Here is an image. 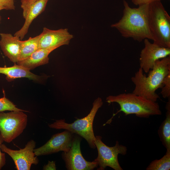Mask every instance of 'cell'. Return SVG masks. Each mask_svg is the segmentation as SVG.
I'll list each match as a JSON object with an SVG mask.
<instances>
[{
	"mask_svg": "<svg viewBox=\"0 0 170 170\" xmlns=\"http://www.w3.org/2000/svg\"><path fill=\"white\" fill-rule=\"evenodd\" d=\"M108 103H116L120 110L107 122L108 123L118 113L122 112L125 115L135 114L140 118H148L150 116L160 115L162 111L158 104L133 93H124L116 95H110L106 98Z\"/></svg>",
	"mask_w": 170,
	"mask_h": 170,
	"instance_id": "3",
	"label": "cell"
},
{
	"mask_svg": "<svg viewBox=\"0 0 170 170\" xmlns=\"http://www.w3.org/2000/svg\"><path fill=\"white\" fill-rule=\"evenodd\" d=\"M162 0H131L133 3L136 5L139 6L144 4H149L151 2Z\"/></svg>",
	"mask_w": 170,
	"mask_h": 170,
	"instance_id": "25",
	"label": "cell"
},
{
	"mask_svg": "<svg viewBox=\"0 0 170 170\" xmlns=\"http://www.w3.org/2000/svg\"><path fill=\"white\" fill-rule=\"evenodd\" d=\"M81 137L74 134L70 150L62 154V157L67 170H92L98 167L96 162L87 161L83 156L80 148Z\"/></svg>",
	"mask_w": 170,
	"mask_h": 170,
	"instance_id": "8",
	"label": "cell"
},
{
	"mask_svg": "<svg viewBox=\"0 0 170 170\" xmlns=\"http://www.w3.org/2000/svg\"><path fill=\"white\" fill-rule=\"evenodd\" d=\"M95 137L94 143L97 149L98 155L94 160L98 164L97 170H104L106 167H109L115 170H122L118 157L119 154L122 155L126 154L127 147L119 144L117 141L114 146L109 147L102 142L101 136H96Z\"/></svg>",
	"mask_w": 170,
	"mask_h": 170,
	"instance_id": "7",
	"label": "cell"
},
{
	"mask_svg": "<svg viewBox=\"0 0 170 170\" xmlns=\"http://www.w3.org/2000/svg\"><path fill=\"white\" fill-rule=\"evenodd\" d=\"M0 6L3 7L6 10H14V0H0Z\"/></svg>",
	"mask_w": 170,
	"mask_h": 170,
	"instance_id": "23",
	"label": "cell"
},
{
	"mask_svg": "<svg viewBox=\"0 0 170 170\" xmlns=\"http://www.w3.org/2000/svg\"><path fill=\"white\" fill-rule=\"evenodd\" d=\"M73 37V35L69 33L68 29L54 30L44 27L40 34L38 48H57L63 45H68Z\"/></svg>",
	"mask_w": 170,
	"mask_h": 170,
	"instance_id": "12",
	"label": "cell"
},
{
	"mask_svg": "<svg viewBox=\"0 0 170 170\" xmlns=\"http://www.w3.org/2000/svg\"><path fill=\"white\" fill-rule=\"evenodd\" d=\"M42 169L43 170H56L55 161H49L47 164L43 166Z\"/></svg>",
	"mask_w": 170,
	"mask_h": 170,
	"instance_id": "26",
	"label": "cell"
},
{
	"mask_svg": "<svg viewBox=\"0 0 170 170\" xmlns=\"http://www.w3.org/2000/svg\"><path fill=\"white\" fill-rule=\"evenodd\" d=\"M0 74L6 76V79L8 82L20 78L25 77L36 82L42 80V77L31 72L28 69L15 63L14 65L9 67H0Z\"/></svg>",
	"mask_w": 170,
	"mask_h": 170,
	"instance_id": "15",
	"label": "cell"
},
{
	"mask_svg": "<svg viewBox=\"0 0 170 170\" xmlns=\"http://www.w3.org/2000/svg\"><path fill=\"white\" fill-rule=\"evenodd\" d=\"M56 49L55 48H38L27 58L17 64L30 70H33L38 66L48 64L49 54Z\"/></svg>",
	"mask_w": 170,
	"mask_h": 170,
	"instance_id": "14",
	"label": "cell"
},
{
	"mask_svg": "<svg viewBox=\"0 0 170 170\" xmlns=\"http://www.w3.org/2000/svg\"><path fill=\"white\" fill-rule=\"evenodd\" d=\"M144 47L140 54V68L146 73L153 68L155 62L170 55V48L160 47L144 40Z\"/></svg>",
	"mask_w": 170,
	"mask_h": 170,
	"instance_id": "11",
	"label": "cell"
},
{
	"mask_svg": "<svg viewBox=\"0 0 170 170\" xmlns=\"http://www.w3.org/2000/svg\"><path fill=\"white\" fill-rule=\"evenodd\" d=\"M3 93L4 96L0 98V112L5 111H22L28 112L17 108L16 105L6 97L3 91Z\"/></svg>",
	"mask_w": 170,
	"mask_h": 170,
	"instance_id": "20",
	"label": "cell"
},
{
	"mask_svg": "<svg viewBox=\"0 0 170 170\" xmlns=\"http://www.w3.org/2000/svg\"><path fill=\"white\" fill-rule=\"evenodd\" d=\"M161 92L162 97L164 98H170V73L164 78L163 82V85L161 88Z\"/></svg>",
	"mask_w": 170,
	"mask_h": 170,
	"instance_id": "21",
	"label": "cell"
},
{
	"mask_svg": "<svg viewBox=\"0 0 170 170\" xmlns=\"http://www.w3.org/2000/svg\"><path fill=\"white\" fill-rule=\"evenodd\" d=\"M3 9H5V8L2 6H0V11ZM1 17L0 16V21H1Z\"/></svg>",
	"mask_w": 170,
	"mask_h": 170,
	"instance_id": "27",
	"label": "cell"
},
{
	"mask_svg": "<svg viewBox=\"0 0 170 170\" xmlns=\"http://www.w3.org/2000/svg\"><path fill=\"white\" fill-rule=\"evenodd\" d=\"M168 99L166 106V117L158 129V133L166 150H170V98Z\"/></svg>",
	"mask_w": 170,
	"mask_h": 170,
	"instance_id": "17",
	"label": "cell"
},
{
	"mask_svg": "<svg viewBox=\"0 0 170 170\" xmlns=\"http://www.w3.org/2000/svg\"><path fill=\"white\" fill-rule=\"evenodd\" d=\"M149 24L153 43L170 48V17L161 1L149 3Z\"/></svg>",
	"mask_w": 170,
	"mask_h": 170,
	"instance_id": "4",
	"label": "cell"
},
{
	"mask_svg": "<svg viewBox=\"0 0 170 170\" xmlns=\"http://www.w3.org/2000/svg\"><path fill=\"white\" fill-rule=\"evenodd\" d=\"M48 0H39L31 6L23 26L14 36L19 37L21 40L24 38L33 20L45 10Z\"/></svg>",
	"mask_w": 170,
	"mask_h": 170,
	"instance_id": "16",
	"label": "cell"
},
{
	"mask_svg": "<svg viewBox=\"0 0 170 170\" xmlns=\"http://www.w3.org/2000/svg\"><path fill=\"white\" fill-rule=\"evenodd\" d=\"M147 76L139 68L131 78L135 85L132 93L156 102L160 98L156 91L161 88L165 77L170 73V56L156 61Z\"/></svg>",
	"mask_w": 170,
	"mask_h": 170,
	"instance_id": "2",
	"label": "cell"
},
{
	"mask_svg": "<svg viewBox=\"0 0 170 170\" xmlns=\"http://www.w3.org/2000/svg\"><path fill=\"white\" fill-rule=\"evenodd\" d=\"M170 150H166L165 154L161 159L152 161L146 168V170H169Z\"/></svg>",
	"mask_w": 170,
	"mask_h": 170,
	"instance_id": "19",
	"label": "cell"
},
{
	"mask_svg": "<svg viewBox=\"0 0 170 170\" xmlns=\"http://www.w3.org/2000/svg\"><path fill=\"white\" fill-rule=\"evenodd\" d=\"M74 134L65 130L52 136L45 144L35 148L34 153L37 156L50 155L63 151L66 152L70 149Z\"/></svg>",
	"mask_w": 170,
	"mask_h": 170,
	"instance_id": "10",
	"label": "cell"
},
{
	"mask_svg": "<svg viewBox=\"0 0 170 170\" xmlns=\"http://www.w3.org/2000/svg\"><path fill=\"white\" fill-rule=\"evenodd\" d=\"M39 0H21V8L23 9V16L25 19L26 17L29 9L34 3Z\"/></svg>",
	"mask_w": 170,
	"mask_h": 170,
	"instance_id": "22",
	"label": "cell"
},
{
	"mask_svg": "<svg viewBox=\"0 0 170 170\" xmlns=\"http://www.w3.org/2000/svg\"><path fill=\"white\" fill-rule=\"evenodd\" d=\"M123 15L117 22L111 25L125 38H132L141 42L147 39L153 40L149 24V4L130 7L123 0Z\"/></svg>",
	"mask_w": 170,
	"mask_h": 170,
	"instance_id": "1",
	"label": "cell"
},
{
	"mask_svg": "<svg viewBox=\"0 0 170 170\" xmlns=\"http://www.w3.org/2000/svg\"><path fill=\"white\" fill-rule=\"evenodd\" d=\"M40 37V34L33 37H30L26 40L21 41L20 52L19 61L27 58L38 49Z\"/></svg>",
	"mask_w": 170,
	"mask_h": 170,
	"instance_id": "18",
	"label": "cell"
},
{
	"mask_svg": "<svg viewBox=\"0 0 170 170\" xmlns=\"http://www.w3.org/2000/svg\"><path fill=\"white\" fill-rule=\"evenodd\" d=\"M27 116L22 111L0 112V132L4 141L9 143L26 128Z\"/></svg>",
	"mask_w": 170,
	"mask_h": 170,
	"instance_id": "6",
	"label": "cell"
},
{
	"mask_svg": "<svg viewBox=\"0 0 170 170\" xmlns=\"http://www.w3.org/2000/svg\"><path fill=\"white\" fill-rule=\"evenodd\" d=\"M4 142L0 132V170L4 167L6 164V159L4 153L2 152L0 148L1 144Z\"/></svg>",
	"mask_w": 170,
	"mask_h": 170,
	"instance_id": "24",
	"label": "cell"
},
{
	"mask_svg": "<svg viewBox=\"0 0 170 170\" xmlns=\"http://www.w3.org/2000/svg\"><path fill=\"white\" fill-rule=\"evenodd\" d=\"M36 144L35 142L31 140L24 148L18 150L11 149L3 143L0 148L2 151L7 154L12 158L17 170H30L32 164L36 165L39 162L34 152Z\"/></svg>",
	"mask_w": 170,
	"mask_h": 170,
	"instance_id": "9",
	"label": "cell"
},
{
	"mask_svg": "<svg viewBox=\"0 0 170 170\" xmlns=\"http://www.w3.org/2000/svg\"><path fill=\"white\" fill-rule=\"evenodd\" d=\"M0 46L4 55L15 63L19 61L21 41L18 37L10 33H0Z\"/></svg>",
	"mask_w": 170,
	"mask_h": 170,
	"instance_id": "13",
	"label": "cell"
},
{
	"mask_svg": "<svg viewBox=\"0 0 170 170\" xmlns=\"http://www.w3.org/2000/svg\"><path fill=\"white\" fill-rule=\"evenodd\" d=\"M103 104L102 99L98 97L94 101L92 109L86 116L78 119L71 123H66L64 119L57 120L49 124L48 127L51 128L65 129L77 134L84 138L91 148L94 149L96 147L94 143L95 137L93 131V123L97 112Z\"/></svg>",
	"mask_w": 170,
	"mask_h": 170,
	"instance_id": "5",
	"label": "cell"
}]
</instances>
